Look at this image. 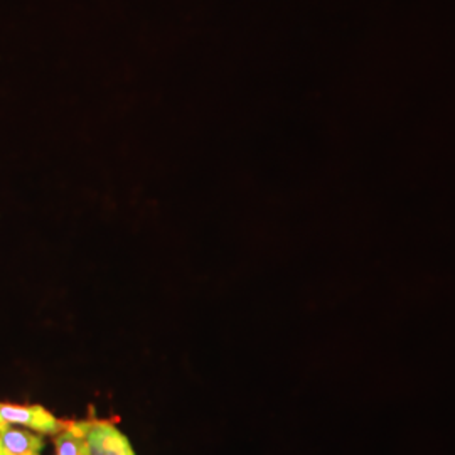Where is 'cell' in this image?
Masks as SVG:
<instances>
[{
	"mask_svg": "<svg viewBox=\"0 0 455 455\" xmlns=\"http://www.w3.org/2000/svg\"><path fill=\"white\" fill-rule=\"evenodd\" d=\"M66 420L56 419L41 405H16L0 402V432L9 427H22L39 435L54 437L65 428Z\"/></svg>",
	"mask_w": 455,
	"mask_h": 455,
	"instance_id": "1",
	"label": "cell"
},
{
	"mask_svg": "<svg viewBox=\"0 0 455 455\" xmlns=\"http://www.w3.org/2000/svg\"><path fill=\"white\" fill-rule=\"evenodd\" d=\"M84 437L88 455H135L131 440L114 420H84Z\"/></svg>",
	"mask_w": 455,
	"mask_h": 455,
	"instance_id": "2",
	"label": "cell"
},
{
	"mask_svg": "<svg viewBox=\"0 0 455 455\" xmlns=\"http://www.w3.org/2000/svg\"><path fill=\"white\" fill-rule=\"evenodd\" d=\"M43 435L22 427H9L0 432V455H41Z\"/></svg>",
	"mask_w": 455,
	"mask_h": 455,
	"instance_id": "3",
	"label": "cell"
},
{
	"mask_svg": "<svg viewBox=\"0 0 455 455\" xmlns=\"http://www.w3.org/2000/svg\"><path fill=\"white\" fill-rule=\"evenodd\" d=\"M56 455H88L84 420H66L65 428L54 435Z\"/></svg>",
	"mask_w": 455,
	"mask_h": 455,
	"instance_id": "4",
	"label": "cell"
}]
</instances>
